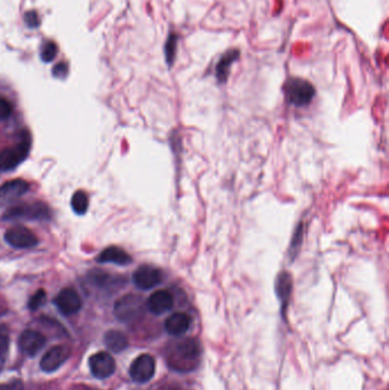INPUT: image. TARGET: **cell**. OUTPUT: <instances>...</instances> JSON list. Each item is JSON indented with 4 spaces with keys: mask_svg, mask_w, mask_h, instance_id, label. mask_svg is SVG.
Masks as SVG:
<instances>
[{
    "mask_svg": "<svg viewBox=\"0 0 389 390\" xmlns=\"http://www.w3.org/2000/svg\"><path fill=\"white\" fill-rule=\"evenodd\" d=\"M201 347L196 339H187L175 345L172 355H169V367L174 370L187 372L193 370L198 365Z\"/></svg>",
    "mask_w": 389,
    "mask_h": 390,
    "instance_id": "6da1fadb",
    "label": "cell"
},
{
    "mask_svg": "<svg viewBox=\"0 0 389 390\" xmlns=\"http://www.w3.org/2000/svg\"><path fill=\"white\" fill-rule=\"evenodd\" d=\"M285 98L294 106H306L315 96V88L308 80L301 78H289L283 86Z\"/></svg>",
    "mask_w": 389,
    "mask_h": 390,
    "instance_id": "7a4b0ae2",
    "label": "cell"
},
{
    "mask_svg": "<svg viewBox=\"0 0 389 390\" xmlns=\"http://www.w3.org/2000/svg\"><path fill=\"white\" fill-rule=\"evenodd\" d=\"M30 136L24 133L19 144L15 145L14 148H5L0 151V170L10 172L16 168L30 153Z\"/></svg>",
    "mask_w": 389,
    "mask_h": 390,
    "instance_id": "3957f363",
    "label": "cell"
},
{
    "mask_svg": "<svg viewBox=\"0 0 389 390\" xmlns=\"http://www.w3.org/2000/svg\"><path fill=\"white\" fill-rule=\"evenodd\" d=\"M51 217V210L43 202H32L15 205L8 209L3 218L5 220L13 219H29V220H47Z\"/></svg>",
    "mask_w": 389,
    "mask_h": 390,
    "instance_id": "277c9868",
    "label": "cell"
},
{
    "mask_svg": "<svg viewBox=\"0 0 389 390\" xmlns=\"http://www.w3.org/2000/svg\"><path fill=\"white\" fill-rule=\"evenodd\" d=\"M142 310V298L135 295H127L115 303V315L121 322H130L137 319Z\"/></svg>",
    "mask_w": 389,
    "mask_h": 390,
    "instance_id": "5b68a950",
    "label": "cell"
},
{
    "mask_svg": "<svg viewBox=\"0 0 389 390\" xmlns=\"http://www.w3.org/2000/svg\"><path fill=\"white\" fill-rule=\"evenodd\" d=\"M156 374V360L149 354H142L132 363L129 374L132 380L139 384H145Z\"/></svg>",
    "mask_w": 389,
    "mask_h": 390,
    "instance_id": "8992f818",
    "label": "cell"
},
{
    "mask_svg": "<svg viewBox=\"0 0 389 390\" xmlns=\"http://www.w3.org/2000/svg\"><path fill=\"white\" fill-rule=\"evenodd\" d=\"M5 240L10 246L16 249H29L38 244V238L30 229L23 226H15L5 233Z\"/></svg>",
    "mask_w": 389,
    "mask_h": 390,
    "instance_id": "52a82bcc",
    "label": "cell"
},
{
    "mask_svg": "<svg viewBox=\"0 0 389 390\" xmlns=\"http://www.w3.org/2000/svg\"><path fill=\"white\" fill-rule=\"evenodd\" d=\"M71 350L67 346H55L45 354L40 360V369L46 374L58 370L68 360Z\"/></svg>",
    "mask_w": 389,
    "mask_h": 390,
    "instance_id": "ba28073f",
    "label": "cell"
},
{
    "mask_svg": "<svg viewBox=\"0 0 389 390\" xmlns=\"http://www.w3.org/2000/svg\"><path fill=\"white\" fill-rule=\"evenodd\" d=\"M132 279L139 289L151 290L163 282V274L153 266L143 265L136 269Z\"/></svg>",
    "mask_w": 389,
    "mask_h": 390,
    "instance_id": "9c48e42d",
    "label": "cell"
},
{
    "mask_svg": "<svg viewBox=\"0 0 389 390\" xmlns=\"http://www.w3.org/2000/svg\"><path fill=\"white\" fill-rule=\"evenodd\" d=\"M89 369L94 377L97 379H106L115 374V358L105 352L94 354L89 358Z\"/></svg>",
    "mask_w": 389,
    "mask_h": 390,
    "instance_id": "30bf717a",
    "label": "cell"
},
{
    "mask_svg": "<svg viewBox=\"0 0 389 390\" xmlns=\"http://www.w3.org/2000/svg\"><path fill=\"white\" fill-rule=\"evenodd\" d=\"M29 183L24 179H12L0 186V207L12 205L29 191Z\"/></svg>",
    "mask_w": 389,
    "mask_h": 390,
    "instance_id": "8fae6325",
    "label": "cell"
},
{
    "mask_svg": "<svg viewBox=\"0 0 389 390\" xmlns=\"http://www.w3.org/2000/svg\"><path fill=\"white\" fill-rule=\"evenodd\" d=\"M55 305L58 306V310L64 315H73L78 313L82 310V298L79 296L78 292L71 288L62 290L58 293L56 299H55Z\"/></svg>",
    "mask_w": 389,
    "mask_h": 390,
    "instance_id": "7c38bea8",
    "label": "cell"
},
{
    "mask_svg": "<svg viewBox=\"0 0 389 390\" xmlns=\"http://www.w3.org/2000/svg\"><path fill=\"white\" fill-rule=\"evenodd\" d=\"M45 343H46V338L44 334H41L38 331H34V330L24 331L19 339L21 352L31 357L39 353L45 346Z\"/></svg>",
    "mask_w": 389,
    "mask_h": 390,
    "instance_id": "4fadbf2b",
    "label": "cell"
},
{
    "mask_svg": "<svg viewBox=\"0 0 389 390\" xmlns=\"http://www.w3.org/2000/svg\"><path fill=\"white\" fill-rule=\"evenodd\" d=\"M146 305L151 313L154 315H163L173 308V295L168 290H159L150 296Z\"/></svg>",
    "mask_w": 389,
    "mask_h": 390,
    "instance_id": "5bb4252c",
    "label": "cell"
},
{
    "mask_svg": "<svg viewBox=\"0 0 389 390\" xmlns=\"http://www.w3.org/2000/svg\"><path fill=\"white\" fill-rule=\"evenodd\" d=\"M241 51L237 48H231L225 51L217 62L215 74L220 84H225L230 77L231 67L240 58Z\"/></svg>",
    "mask_w": 389,
    "mask_h": 390,
    "instance_id": "9a60e30c",
    "label": "cell"
},
{
    "mask_svg": "<svg viewBox=\"0 0 389 390\" xmlns=\"http://www.w3.org/2000/svg\"><path fill=\"white\" fill-rule=\"evenodd\" d=\"M96 260L102 264L111 262V264L120 266H127L132 262L130 255L118 246H108L99 253Z\"/></svg>",
    "mask_w": 389,
    "mask_h": 390,
    "instance_id": "2e32d148",
    "label": "cell"
},
{
    "mask_svg": "<svg viewBox=\"0 0 389 390\" xmlns=\"http://www.w3.org/2000/svg\"><path fill=\"white\" fill-rule=\"evenodd\" d=\"M191 323H192V320L187 314L175 313L167 319L165 328H166L167 332L172 336H180L190 329Z\"/></svg>",
    "mask_w": 389,
    "mask_h": 390,
    "instance_id": "e0dca14e",
    "label": "cell"
},
{
    "mask_svg": "<svg viewBox=\"0 0 389 390\" xmlns=\"http://www.w3.org/2000/svg\"><path fill=\"white\" fill-rule=\"evenodd\" d=\"M275 291L281 301L282 308L285 310L292 291V277L288 272H281L279 274L275 282Z\"/></svg>",
    "mask_w": 389,
    "mask_h": 390,
    "instance_id": "ac0fdd59",
    "label": "cell"
},
{
    "mask_svg": "<svg viewBox=\"0 0 389 390\" xmlns=\"http://www.w3.org/2000/svg\"><path fill=\"white\" fill-rule=\"evenodd\" d=\"M105 346L113 353H121L128 347V339L123 333L111 330L104 336Z\"/></svg>",
    "mask_w": 389,
    "mask_h": 390,
    "instance_id": "d6986e66",
    "label": "cell"
},
{
    "mask_svg": "<svg viewBox=\"0 0 389 390\" xmlns=\"http://www.w3.org/2000/svg\"><path fill=\"white\" fill-rule=\"evenodd\" d=\"M178 41L180 36L175 31H170L165 45V55H166L167 65L173 67L175 58H176L177 49H178Z\"/></svg>",
    "mask_w": 389,
    "mask_h": 390,
    "instance_id": "ffe728a7",
    "label": "cell"
},
{
    "mask_svg": "<svg viewBox=\"0 0 389 390\" xmlns=\"http://www.w3.org/2000/svg\"><path fill=\"white\" fill-rule=\"evenodd\" d=\"M89 196L84 191H77L71 198V205L73 211L78 215H85L89 209Z\"/></svg>",
    "mask_w": 389,
    "mask_h": 390,
    "instance_id": "44dd1931",
    "label": "cell"
},
{
    "mask_svg": "<svg viewBox=\"0 0 389 390\" xmlns=\"http://www.w3.org/2000/svg\"><path fill=\"white\" fill-rule=\"evenodd\" d=\"M303 236H304V225L299 224L297 229L294 231V236H292V243H290V248H289V255L292 260H294V257L297 256L298 249L303 242Z\"/></svg>",
    "mask_w": 389,
    "mask_h": 390,
    "instance_id": "7402d4cb",
    "label": "cell"
},
{
    "mask_svg": "<svg viewBox=\"0 0 389 390\" xmlns=\"http://www.w3.org/2000/svg\"><path fill=\"white\" fill-rule=\"evenodd\" d=\"M10 347V334L6 326L0 325V360L6 356Z\"/></svg>",
    "mask_w": 389,
    "mask_h": 390,
    "instance_id": "603a6c76",
    "label": "cell"
},
{
    "mask_svg": "<svg viewBox=\"0 0 389 390\" xmlns=\"http://www.w3.org/2000/svg\"><path fill=\"white\" fill-rule=\"evenodd\" d=\"M45 301H46V292H45V290H38L37 292L34 293V296L31 297L30 301L27 303V306H29L30 310L34 312V310H39V308L44 305Z\"/></svg>",
    "mask_w": 389,
    "mask_h": 390,
    "instance_id": "cb8c5ba5",
    "label": "cell"
},
{
    "mask_svg": "<svg viewBox=\"0 0 389 390\" xmlns=\"http://www.w3.org/2000/svg\"><path fill=\"white\" fill-rule=\"evenodd\" d=\"M56 53H58L56 45L53 41H48V43L44 45L43 49H41V58L45 62L53 61L55 56H56Z\"/></svg>",
    "mask_w": 389,
    "mask_h": 390,
    "instance_id": "d4e9b609",
    "label": "cell"
},
{
    "mask_svg": "<svg viewBox=\"0 0 389 390\" xmlns=\"http://www.w3.org/2000/svg\"><path fill=\"white\" fill-rule=\"evenodd\" d=\"M13 112V105L6 98H0V122L10 118Z\"/></svg>",
    "mask_w": 389,
    "mask_h": 390,
    "instance_id": "484cf974",
    "label": "cell"
},
{
    "mask_svg": "<svg viewBox=\"0 0 389 390\" xmlns=\"http://www.w3.org/2000/svg\"><path fill=\"white\" fill-rule=\"evenodd\" d=\"M25 22L30 27H36L39 25V19L36 12H29L25 14Z\"/></svg>",
    "mask_w": 389,
    "mask_h": 390,
    "instance_id": "4316f807",
    "label": "cell"
},
{
    "mask_svg": "<svg viewBox=\"0 0 389 390\" xmlns=\"http://www.w3.org/2000/svg\"><path fill=\"white\" fill-rule=\"evenodd\" d=\"M67 65L64 63H60V65H56L54 67V76L56 77H64L65 74H67Z\"/></svg>",
    "mask_w": 389,
    "mask_h": 390,
    "instance_id": "83f0119b",
    "label": "cell"
},
{
    "mask_svg": "<svg viewBox=\"0 0 389 390\" xmlns=\"http://www.w3.org/2000/svg\"><path fill=\"white\" fill-rule=\"evenodd\" d=\"M0 390H20V384L12 382V384L3 385L0 386Z\"/></svg>",
    "mask_w": 389,
    "mask_h": 390,
    "instance_id": "f1b7e54d",
    "label": "cell"
},
{
    "mask_svg": "<svg viewBox=\"0 0 389 390\" xmlns=\"http://www.w3.org/2000/svg\"><path fill=\"white\" fill-rule=\"evenodd\" d=\"M7 310L3 307H0V317H3V314L6 313Z\"/></svg>",
    "mask_w": 389,
    "mask_h": 390,
    "instance_id": "f546056e",
    "label": "cell"
},
{
    "mask_svg": "<svg viewBox=\"0 0 389 390\" xmlns=\"http://www.w3.org/2000/svg\"><path fill=\"white\" fill-rule=\"evenodd\" d=\"M170 390H180V389H177V388H175V389H170Z\"/></svg>",
    "mask_w": 389,
    "mask_h": 390,
    "instance_id": "4dcf8cb0",
    "label": "cell"
}]
</instances>
